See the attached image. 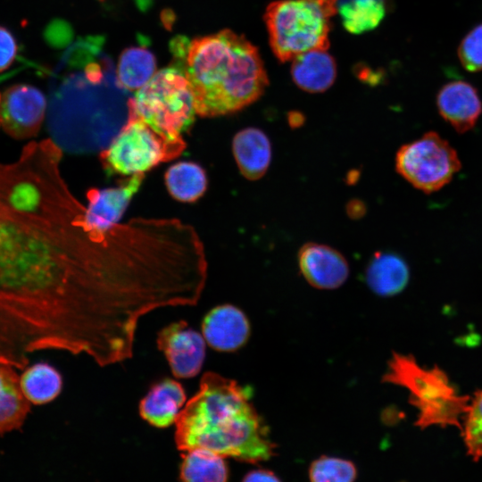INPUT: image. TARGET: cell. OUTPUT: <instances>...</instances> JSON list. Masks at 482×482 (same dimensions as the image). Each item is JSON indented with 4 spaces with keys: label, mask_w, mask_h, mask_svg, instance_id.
I'll return each mask as SVG.
<instances>
[{
    "label": "cell",
    "mask_w": 482,
    "mask_h": 482,
    "mask_svg": "<svg viewBox=\"0 0 482 482\" xmlns=\"http://www.w3.org/2000/svg\"><path fill=\"white\" fill-rule=\"evenodd\" d=\"M144 179L145 173H137L114 187L89 189L86 196V216L89 224L100 229H110L119 224Z\"/></svg>",
    "instance_id": "obj_12"
},
{
    "label": "cell",
    "mask_w": 482,
    "mask_h": 482,
    "mask_svg": "<svg viewBox=\"0 0 482 482\" xmlns=\"http://www.w3.org/2000/svg\"><path fill=\"white\" fill-rule=\"evenodd\" d=\"M29 411V402L20 386L12 366L0 364V436L21 426Z\"/></svg>",
    "instance_id": "obj_19"
},
{
    "label": "cell",
    "mask_w": 482,
    "mask_h": 482,
    "mask_svg": "<svg viewBox=\"0 0 482 482\" xmlns=\"http://www.w3.org/2000/svg\"><path fill=\"white\" fill-rule=\"evenodd\" d=\"M156 342L173 376L190 378L199 374L205 359V339L186 321H176L162 328Z\"/></svg>",
    "instance_id": "obj_10"
},
{
    "label": "cell",
    "mask_w": 482,
    "mask_h": 482,
    "mask_svg": "<svg viewBox=\"0 0 482 482\" xmlns=\"http://www.w3.org/2000/svg\"><path fill=\"white\" fill-rule=\"evenodd\" d=\"M338 0H277L266 9L264 20L276 57L290 61L316 49H328L330 20Z\"/></svg>",
    "instance_id": "obj_5"
},
{
    "label": "cell",
    "mask_w": 482,
    "mask_h": 482,
    "mask_svg": "<svg viewBox=\"0 0 482 482\" xmlns=\"http://www.w3.org/2000/svg\"><path fill=\"white\" fill-rule=\"evenodd\" d=\"M365 205L359 200H353L347 204V213L353 218H359L365 212Z\"/></svg>",
    "instance_id": "obj_30"
},
{
    "label": "cell",
    "mask_w": 482,
    "mask_h": 482,
    "mask_svg": "<svg viewBox=\"0 0 482 482\" xmlns=\"http://www.w3.org/2000/svg\"><path fill=\"white\" fill-rule=\"evenodd\" d=\"M18 45L12 33L0 26V72L7 70L16 59Z\"/></svg>",
    "instance_id": "obj_28"
},
{
    "label": "cell",
    "mask_w": 482,
    "mask_h": 482,
    "mask_svg": "<svg viewBox=\"0 0 482 482\" xmlns=\"http://www.w3.org/2000/svg\"><path fill=\"white\" fill-rule=\"evenodd\" d=\"M292 61L291 76L301 89L320 93L328 89L337 76V65L327 49L303 53Z\"/></svg>",
    "instance_id": "obj_17"
},
{
    "label": "cell",
    "mask_w": 482,
    "mask_h": 482,
    "mask_svg": "<svg viewBox=\"0 0 482 482\" xmlns=\"http://www.w3.org/2000/svg\"><path fill=\"white\" fill-rule=\"evenodd\" d=\"M461 167L455 149L434 131L403 145L395 154L397 173L426 194L446 186Z\"/></svg>",
    "instance_id": "obj_8"
},
{
    "label": "cell",
    "mask_w": 482,
    "mask_h": 482,
    "mask_svg": "<svg viewBox=\"0 0 482 482\" xmlns=\"http://www.w3.org/2000/svg\"><path fill=\"white\" fill-rule=\"evenodd\" d=\"M297 260L305 280L319 289L337 288L349 276V264L345 256L324 244H304L298 251Z\"/></svg>",
    "instance_id": "obj_11"
},
{
    "label": "cell",
    "mask_w": 482,
    "mask_h": 482,
    "mask_svg": "<svg viewBox=\"0 0 482 482\" xmlns=\"http://www.w3.org/2000/svg\"><path fill=\"white\" fill-rule=\"evenodd\" d=\"M232 152L241 175L249 180L262 178L271 162L270 140L257 128L238 131L232 140Z\"/></svg>",
    "instance_id": "obj_16"
},
{
    "label": "cell",
    "mask_w": 482,
    "mask_h": 482,
    "mask_svg": "<svg viewBox=\"0 0 482 482\" xmlns=\"http://www.w3.org/2000/svg\"><path fill=\"white\" fill-rule=\"evenodd\" d=\"M0 98H1V95H0Z\"/></svg>",
    "instance_id": "obj_33"
},
{
    "label": "cell",
    "mask_w": 482,
    "mask_h": 482,
    "mask_svg": "<svg viewBox=\"0 0 482 482\" xmlns=\"http://www.w3.org/2000/svg\"><path fill=\"white\" fill-rule=\"evenodd\" d=\"M356 476L352 461L336 457L321 456L309 469V478L313 482H351Z\"/></svg>",
    "instance_id": "obj_26"
},
{
    "label": "cell",
    "mask_w": 482,
    "mask_h": 482,
    "mask_svg": "<svg viewBox=\"0 0 482 482\" xmlns=\"http://www.w3.org/2000/svg\"><path fill=\"white\" fill-rule=\"evenodd\" d=\"M337 12L348 32H369L382 21L386 13L385 0H338Z\"/></svg>",
    "instance_id": "obj_24"
},
{
    "label": "cell",
    "mask_w": 482,
    "mask_h": 482,
    "mask_svg": "<svg viewBox=\"0 0 482 482\" xmlns=\"http://www.w3.org/2000/svg\"><path fill=\"white\" fill-rule=\"evenodd\" d=\"M187 145L173 143L128 111V119L100 153L104 170L111 175L145 173L179 157Z\"/></svg>",
    "instance_id": "obj_7"
},
{
    "label": "cell",
    "mask_w": 482,
    "mask_h": 482,
    "mask_svg": "<svg viewBox=\"0 0 482 482\" xmlns=\"http://www.w3.org/2000/svg\"><path fill=\"white\" fill-rule=\"evenodd\" d=\"M128 111L145 121L168 140L187 145L183 133L196 115L189 83L178 67L157 71L128 102Z\"/></svg>",
    "instance_id": "obj_6"
},
{
    "label": "cell",
    "mask_w": 482,
    "mask_h": 482,
    "mask_svg": "<svg viewBox=\"0 0 482 482\" xmlns=\"http://www.w3.org/2000/svg\"><path fill=\"white\" fill-rule=\"evenodd\" d=\"M436 105L441 117L458 133L470 130L482 112L477 89L464 81H452L438 92Z\"/></svg>",
    "instance_id": "obj_14"
},
{
    "label": "cell",
    "mask_w": 482,
    "mask_h": 482,
    "mask_svg": "<svg viewBox=\"0 0 482 482\" xmlns=\"http://www.w3.org/2000/svg\"><path fill=\"white\" fill-rule=\"evenodd\" d=\"M46 112L45 95L36 87L16 84L8 87L0 98V125L15 139L37 135Z\"/></svg>",
    "instance_id": "obj_9"
},
{
    "label": "cell",
    "mask_w": 482,
    "mask_h": 482,
    "mask_svg": "<svg viewBox=\"0 0 482 482\" xmlns=\"http://www.w3.org/2000/svg\"><path fill=\"white\" fill-rule=\"evenodd\" d=\"M383 381L409 391V403L419 411L415 425L420 428L453 426L461 430L460 418L470 398L460 395L440 368L426 369L411 355L394 353Z\"/></svg>",
    "instance_id": "obj_4"
},
{
    "label": "cell",
    "mask_w": 482,
    "mask_h": 482,
    "mask_svg": "<svg viewBox=\"0 0 482 482\" xmlns=\"http://www.w3.org/2000/svg\"><path fill=\"white\" fill-rule=\"evenodd\" d=\"M20 386L25 398L34 404H44L61 393L60 373L47 363H37L25 370L20 378Z\"/></svg>",
    "instance_id": "obj_23"
},
{
    "label": "cell",
    "mask_w": 482,
    "mask_h": 482,
    "mask_svg": "<svg viewBox=\"0 0 482 482\" xmlns=\"http://www.w3.org/2000/svg\"><path fill=\"white\" fill-rule=\"evenodd\" d=\"M461 436L467 453L474 461L482 459V389L475 393L464 414Z\"/></svg>",
    "instance_id": "obj_25"
},
{
    "label": "cell",
    "mask_w": 482,
    "mask_h": 482,
    "mask_svg": "<svg viewBox=\"0 0 482 482\" xmlns=\"http://www.w3.org/2000/svg\"><path fill=\"white\" fill-rule=\"evenodd\" d=\"M458 56L469 71L482 70V23L474 27L461 40Z\"/></svg>",
    "instance_id": "obj_27"
},
{
    "label": "cell",
    "mask_w": 482,
    "mask_h": 482,
    "mask_svg": "<svg viewBox=\"0 0 482 482\" xmlns=\"http://www.w3.org/2000/svg\"><path fill=\"white\" fill-rule=\"evenodd\" d=\"M251 390L209 371L175 423L177 448H204L246 462L274 454L268 430L250 403Z\"/></svg>",
    "instance_id": "obj_2"
},
{
    "label": "cell",
    "mask_w": 482,
    "mask_h": 482,
    "mask_svg": "<svg viewBox=\"0 0 482 482\" xmlns=\"http://www.w3.org/2000/svg\"><path fill=\"white\" fill-rule=\"evenodd\" d=\"M369 287L380 296H393L401 293L410 279L406 262L398 254L377 252L370 258L366 270Z\"/></svg>",
    "instance_id": "obj_18"
},
{
    "label": "cell",
    "mask_w": 482,
    "mask_h": 482,
    "mask_svg": "<svg viewBox=\"0 0 482 482\" xmlns=\"http://www.w3.org/2000/svg\"><path fill=\"white\" fill-rule=\"evenodd\" d=\"M244 481L255 482V481H279V478L271 471L265 470H252L245 474Z\"/></svg>",
    "instance_id": "obj_29"
},
{
    "label": "cell",
    "mask_w": 482,
    "mask_h": 482,
    "mask_svg": "<svg viewBox=\"0 0 482 482\" xmlns=\"http://www.w3.org/2000/svg\"><path fill=\"white\" fill-rule=\"evenodd\" d=\"M225 457L204 448L182 452L179 478L185 482H224L229 478Z\"/></svg>",
    "instance_id": "obj_20"
},
{
    "label": "cell",
    "mask_w": 482,
    "mask_h": 482,
    "mask_svg": "<svg viewBox=\"0 0 482 482\" xmlns=\"http://www.w3.org/2000/svg\"><path fill=\"white\" fill-rule=\"evenodd\" d=\"M52 139L0 163V350L84 354L101 367L133 355L140 320L168 307L180 271L170 219L89 224Z\"/></svg>",
    "instance_id": "obj_1"
},
{
    "label": "cell",
    "mask_w": 482,
    "mask_h": 482,
    "mask_svg": "<svg viewBox=\"0 0 482 482\" xmlns=\"http://www.w3.org/2000/svg\"><path fill=\"white\" fill-rule=\"evenodd\" d=\"M0 364L16 367L15 362L0 350Z\"/></svg>",
    "instance_id": "obj_31"
},
{
    "label": "cell",
    "mask_w": 482,
    "mask_h": 482,
    "mask_svg": "<svg viewBox=\"0 0 482 482\" xmlns=\"http://www.w3.org/2000/svg\"><path fill=\"white\" fill-rule=\"evenodd\" d=\"M289 123L291 126L295 127L301 125L303 123V116L298 117L296 113H295V116L290 115Z\"/></svg>",
    "instance_id": "obj_32"
},
{
    "label": "cell",
    "mask_w": 482,
    "mask_h": 482,
    "mask_svg": "<svg viewBox=\"0 0 482 482\" xmlns=\"http://www.w3.org/2000/svg\"><path fill=\"white\" fill-rule=\"evenodd\" d=\"M183 386L170 378L154 384L141 399V418L150 425L163 428L175 424L186 403Z\"/></svg>",
    "instance_id": "obj_15"
},
{
    "label": "cell",
    "mask_w": 482,
    "mask_h": 482,
    "mask_svg": "<svg viewBox=\"0 0 482 482\" xmlns=\"http://www.w3.org/2000/svg\"><path fill=\"white\" fill-rule=\"evenodd\" d=\"M183 53L182 71L198 116L241 111L267 87V72L257 48L232 30L194 38Z\"/></svg>",
    "instance_id": "obj_3"
},
{
    "label": "cell",
    "mask_w": 482,
    "mask_h": 482,
    "mask_svg": "<svg viewBox=\"0 0 482 482\" xmlns=\"http://www.w3.org/2000/svg\"><path fill=\"white\" fill-rule=\"evenodd\" d=\"M156 71L155 56L145 47L130 46L125 48L119 57L118 82L121 87L129 91L140 89Z\"/></svg>",
    "instance_id": "obj_22"
},
{
    "label": "cell",
    "mask_w": 482,
    "mask_h": 482,
    "mask_svg": "<svg viewBox=\"0 0 482 482\" xmlns=\"http://www.w3.org/2000/svg\"><path fill=\"white\" fill-rule=\"evenodd\" d=\"M164 180L170 195L182 203H194L201 198L208 183L206 172L201 165L185 161L170 166Z\"/></svg>",
    "instance_id": "obj_21"
},
{
    "label": "cell",
    "mask_w": 482,
    "mask_h": 482,
    "mask_svg": "<svg viewBox=\"0 0 482 482\" xmlns=\"http://www.w3.org/2000/svg\"><path fill=\"white\" fill-rule=\"evenodd\" d=\"M202 332L205 342L214 350L234 352L246 343L250 323L237 307L221 304L206 313L202 322Z\"/></svg>",
    "instance_id": "obj_13"
}]
</instances>
